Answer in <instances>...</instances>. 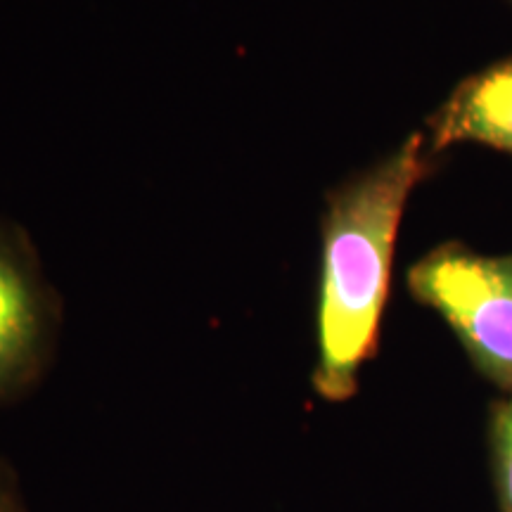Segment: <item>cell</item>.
Listing matches in <instances>:
<instances>
[{
    "label": "cell",
    "mask_w": 512,
    "mask_h": 512,
    "mask_svg": "<svg viewBox=\"0 0 512 512\" xmlns=\"http://www.w3.org/2000/svg\"><path fill=\"white\" fill-rule=\"evenodd\" d=\"M437 155L425 133H411L387 157L330 192L325 204L318 285V363L313 387L325 401H347L380 342L401 216Z\"/></svg>",
    "instance_id": "obj_1"
},
{
    "label": "cell",
    "mask_w": 512,
    "mask_h": 512,
    "mask_svg": "<svg viewBox=\"0 0 512 512\" xmlns=\"http://www.w3.org/2000/svg\"><path fill=\"white\" fill-rule=\"evenodd\" d=\"M406 283L453 330L477 373L512 396V254L444 242L408 268Z\"/></svg>",
    "instance_id": "obj_2"
},
{
    "label": "cell",
    "mask_w": 512,
    "mask_h": 512,
    "mask_svg": "<svg viewBox=\"0 0 512 512\" xmlns=\"http://www.w3.org/2000/svg\"><path fill=\"white\" fill-rule=\"evenodd\" d=\"M55 304L27 240L0 221V403L22 394L43 370Z\"/></svg>",
    "instance_id": "obj_3"
},
{
    "label": "cell",
    "mask_w": 512,
    "mask_h": 512,
    "mask_svg": "<svg viewBox=\"0 0 512 512\" xmlns=\"http://www.w3.org/2000/svg\"><path fill=\"white\" fill-rule=\"evenodd\" d=\"M434 155L475 143L512 155V55L470 74L427 121Z\"/></svg>",
    "instance_id": "obj_4"
},
{
    "label": "cell",
    "mask_w": 512,
    "mask_h": 512,
    "mask_svg": "<svg viewBox=\"0 0 512 512\" xmlns=\"http://www.w3.org/2000/svg\"><path fill=\"white\" fill-rule=\"evenodd\" d=\"M489 446L498 510L512 512V396L491 406Z\"/></svg>",
    "instance_id": "obj_5"
},
{
    "label": "cell",
    "mask_w": 512,
    "mask_h": 512,
    "mask_svg": "<svg viewBox=\"0 0 512 512\" xmlns=\"http://www.w3.org/2000/svg\"><path fill=\"white\" fill-rule=\"evenodd\" d=\"M0 512H22L12 477L0 467Z\"/></svg>",
    "instance_id": "obj_6"
}]
</instances>
